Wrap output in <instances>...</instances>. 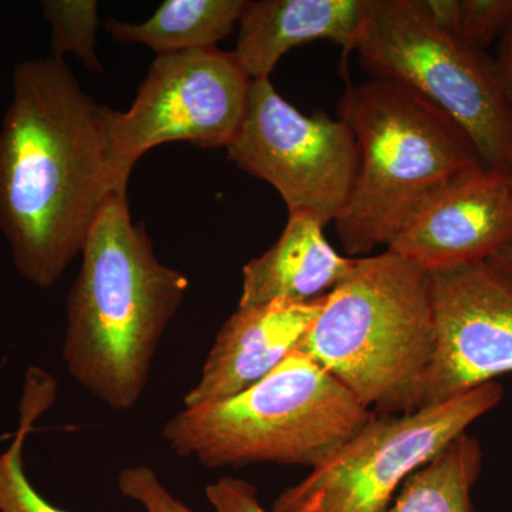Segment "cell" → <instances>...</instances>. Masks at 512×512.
<instances>
[{
	"label": "cell",
	"mask_w": 512,
	"mask_h": 512,
	"mask_svg": "<svg viewBox=\"0 0 512 512\" xmlns=\"http://www.w3.org/2000/svg\"><path fill=\"white\" fill-rule=\"evenodd\" d=\"M107 109L64 60L19 63L0 128V231L19 274L53 288L131 171L117 160Z\"/></svg>",
	"instance_id": "1"
},
{
	"label": "cell",
	"mask_w": 512,
	"mask_h": 512,
	"mask_svg": "<svg viewBox=\"0 0 512 512\" xmlns=\"http://www.w3.org/2000/svg\"><path fill=\"white\" fill-rule=\"evenodd\" d=\"M190 279L158 261L127 191L111 195L82 251L66 305L63 362L74 382L116 412L134 409Z\"/></svg>",
	"instance_id": "2"
},
{
	"label": "cell",
	"mask_w": 512,
	"mask_h": 512,
	"mask_svg": "<svg viewBox=\"0 0 512 512\" xmlns=\"http://www.w3.org/2000/svg\"><path fill=\"white\" fill-rule=\"evenodd\" d=\"M338 114L359 151L352 194L335 221L349 258L389 247L448 184L484 165L456 121L392 80L350 86Z\"/></svg>",
	"instance_id": "3"
},
{
	"label": "cell",
	"mask_w": 512,
	"mask_h": 512,
	"mask_svg": "<svg viewBox=\"0 0 512 512\" xmlns=\"http://www.w3.org/2000/svg\"><path fill=\"white\" fill-rule=\"evenodd\" d=\"M296 349L377 416L417 412L436 353L430 272L390 251L357 258Z\"/></svg>",
	"instance_id": "4"
},
{
	"label": "cell",
	"mask_w": 512,
	"mask_h": 512,
	"mask_svg": "<svg viewBox=\"0 0 512 512\" xmlns=\"http://www.w3.org/2000/svg\"><path fill=\"white\" fill-rule=\"evenodd\" d=\"M339 380L295 349L244 392L184 407L161 436L207 468L288 464L313 468L376 419Z\"/></svg>",
	"instance_id": "5"
},
{
	"label": "cell",
	"mask_w": 512,
	"mask_h": 512,
	"mask_svg": "<svg viewBox=\"0 0 512 512\" xmlns=\"http://www.w3.org/2000/svg\"><path fill=\"white\" fill-rule=\"evenodd\" d=\"M353 52L372 79L403 84L456 121L485 167L511 171L512 106L494 60L437 25L423 0H369Z\"/></svg>",
	"instance_id": "6"
},
{
	"label": "cell",
	"mask_w": 512,
	"mask_h": 512,
	"mask_svg": "<svg viewBox=\"0 0 512 512\" xmlns=\"http://www.w3.org/2000/svg\"><path fill=\"white\" fill-rule=\"evenodd\" d=\"M497 382L439 406L387 414L365 427L301 483L276 498L272 512H384L404 481L503 400Z\"/></svg>",
	"instance_id": "7"
},
{
	"label": "cell",
	"mask_w": 512,
	"mask_h": 512,
	"mask_svg": "<svg viewBox=\"0 0 512 512\" xmlns=\"http://www.w3.org/2000/svg\"><path fill=\"white\" fill-rule=\"evenodd\" d=\"M229 158L271 184L289 212L335 222L348 204L357 168L356 138L345 121L305 116L276 92L269 77L252 80L247 110Z\"/></svg>",
	"instance_id": "8"
},
{
	"label": "cell",
	"mask_w": 512,
	"mask_h": 512,
	"mask_svg": "<svg viewBox=\"0 0 512 512\" xmlns=\"http://www.w3.org/2000/svg\"><path fill=\"white\" fill-rule=\"evenodd\" d=\"M252 80L234 53L215 47L157 56L127 111L107 109L117 160L133 171L167 143L228 147L237 136Z\"/></svg>",
	"instance_id": "9"
},
{
	"label": "cell",
	"mask_w": 512,
	"mask_h": 512,
	"mask_svg": "<svg viewBox=\"0 0 512 512\" xmlns=\"http://www.w3.org/2000/svg\"><path fill=\"white\" fill-rule=\"evenodd\" d=\"M430 279L436 353L421 409L512 373V286L487 261Z\"/></svg>",
	"instance_id": "10"
},
{
	"label": "cell",
	"mask_w": 512,
	"mask_h": 512,
	"mask_svg": "<svg viewBox=\"0 0 512 512\" xmlns=\"http://www.w3.org/2000/svg\"><path fill=\"white\" fill-rule=\"evenodd\" d=\"M511 244V171L481 165L439 192L387 251L433 272L488 261Z\"/></svg>",
	"instance_id": "11"
},
{
	"label": "cell",
	"mask_w": 512,
	"mask_h": 512,
	"mask_svg": "<svg viewBox=\"0 0 512 512\" xmlns=\"http://www.w3.org/2000/svg\"><path fill=\"white\" fill-rule=\"evenodd\" d=\"M326 295L311 302L275 301L238 306L224 323L184 407L218 402L244 392L291 355L325 306Z\"/></svg>",
	"instance_id": "12"
},
{
	"label": "cell",
	"mask_w": 512,
	"mask_h": 512,
	"mask_svg": "<svg viewBox=\"0 0 512 512\" xmlns=\"http://www.w3.org/2000/svg\"><path fill=\"white\" fill-rule=\"evenodd\" d=\"M369 0H256L247 2L234 56L249 79H265L293 47L328 40L350 52Z\"/></svg>",
	"instance_id": "13"
},
{
	"label": "cell",
	"mask_w": 512,
	"mask_h": 512,
	"mask_svg": "<svg viewBox=\"0 0 512 512\" xmlns=\"http://www.w3.org/2000/svg\"><path fill=\"white\" fill-rule=\"evenodd\" d=\"M323 228L315 215L289 212L281 238L244 266L238 306L311 302L343 281L357 258L338 254L326 241Z\"/></svg>",
	"instance_id": "14"
},
{
	"label": "cell",
	"mask_w": 512,
	"mask_h": 512,
	"mask_svg": "<svg viewBox=\"0 0 512 512\" xmlns=\"http://www.w3.org/2000/svg\"><path fill=\"white\" fill-rule=\"evenodd\" d=\"M247 0H167L143 23L109 19L104 26L117 42L140 43L158 56L215 47L231 35Z\"/></svg>",
	"instance_id": "15"
},
{
	"label": "cell",
	"mask_w": 512,
	"mask_h": 512,
	"mask_svg": "<svg viewBox=\"0 0 512 512\" xmlns=\"http://www.w3.org/2000/svg\"><path fill=\"white\" fill-rule=\"evenodd\" d=\"M483 457L480 441L461 433L404 481L384 512H473Z\"/></svg>",
	"instance_id": "16"
},
{
	"label": "cell",
	"mask_w": 512,
	"mask_h": 512,
	"mask_svg": "<svg viewBox=\"0 0 512 512\" xmlns=\"http://www.w3.org/2000/svg\"><path fill=\"white\" fill-rule=\"evenodd\" d=\"M57 383L42 369L32 367L26 375L20 402L19 427L8 450L0 454V512H67L46 500L25 471L26 439L39 417L56 399Z\"/></svg>",
	"instance_id": "17"
},
{
	"label": "cell",
	"mask_w": 512,
	"mask_h": 512,
	"mask_svg": "<svg viewBox=\"0 0 512 512\" xmlns=\"http://www.w3.org/2000/svg\"><path fill=\"white\" fill-rule=\"evenodd\" d=\"M431 18L464 45L483 52L512 28V0H423Z\"/></svg>",
	"instance_id": "18"
},
{
	"label": "cell",
	"mask_w": 512,
	"mask_h": 512,
	"mask_svg": "<svg viewBox=\"0 0 512 512\" xmlns=\"http://www.w3.org/2000/svg\"><path fill=\"white\" fill-rule=\"evenodd\" d=\"M94 0H45L43 18L52 26V57H77L93 73H103L96 53V32L101 20Z\"/></svg>",
	"instance_id": "19"
},
{
	"label": "cell",
	"mask_w": 512,
	"mask_h": 512,
	"mask_svg": "<svg viewBox=\"0 0 512 512\" xmlns=\"http://www.w3.org/2000/svg\"><path fill=\"white\" fill-rule=\"evenodd\" d=\"M117 487L123 497L136 501L146 512H195L174 497L156 471L146 464L124 468Z\"/></svg>",
	"instance_id": "20"
},
{
	"label": "cell",
	"mask_w": 512,
	"mask_h": 512,
	"mask_svg": "<svg viewBox=\"0 0 512 512\" xmlns=\"http://www.w3.org/2000/svg\"><path fill=\"white\" fill-rule=\"evenodd\" d=\"M205 497L215 512H272L259 503L255 485L241 478L222 477L208 484Z\"/></svg>",
	"instance_id": "21"
},
{
	"label": "cell",
	"mask_w": 512,
	"mask_h": 512,
	"mask_svg": "<svg viewBox=\"0 0 512 512\" xmlns=\"http://www.w3.org/2000/svg\"><path fill=\"white\" fill-rule=\"evenodd\" d=\"M494 63L512 106V28L498 42L497 59Z\"/></svg>",
	"instance_id": "22"
},
{
	"label": "cell",
	"mask_w": 512,
	"mask_h": 512,
	"mask_svg": "<svg viewBox=\"0 0 512 512\" xmlns=\"http://www.w3.org/2000/svg\"><path fill=\"white\" fill-rule=\"evenodd\" d=\"M487 262L512 286V244L491 256Z\"/></svg>",
	"instance_id": "23"
},
{
	"label": "cell",
	"mask_w": 512,
	"mask_h": 512,
	"mask_svg": "<svg viewBox=\"0 0 512 512\" xmlns=\"http://www.w3.org/2000/svg\"><path fill=\"white\" fill-rule=\"evenodd\" d=\"M511 175H512V168H511Z\"/></svg>",
	"instance_id": "24"
}]
</instances>
